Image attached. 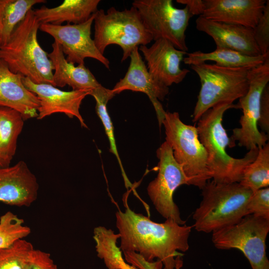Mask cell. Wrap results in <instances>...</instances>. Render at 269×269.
Instances as JSON below:
<instances>
[{"label":"cell","instance_id":"cell-1","mask_svg":"<svg viewBox=\"0 0 269 269\" xmlns=\"http://www.w3.org/2000/svg\"><path fill=\"white\" fill-rule=\"evenodd\" d=\"M122 252H134L145 261L157 259L164 269H175V258L182 256L178 251L189 249L188 238L191 226L181 225L172 219L158 223L127 207L116 213Z\"/></svg>","mask_w":269,"mask_h":269},{"label":"cell","instance_id":"cell-2","mask_svg":"<svg viewBox=\"0 0 269 269\" xmlns=\"http://www.w3.org/2000/svg\"><path fill=\"white\" fill-rule=\"evenodd\" d=\"M238 109L236 104H218L205 112L197 121L199 140L207 154V167L213 180L220 183L240 182L246 167L256 158L259 148L251 149L244 157L230 156L226 148L231 147L230 137L222 125L225 112Z\"/></svg>","mask_w":269,"mask_h":269},{"label":"cell","instance_id":"cell-3","mask_svg":"<svg viewBox=\"0 0 269 269\" xmlns=\"http://www.w3.org/2000/svg\"><path fill=\"white\" fill-rule=\"evenodd\" d=\"M40 23L31 9L14 28L7 43L0 47V59L11 71L35 84L55 87L51 61L37 40Z\"/></svg>","mask_w":269,"mask_h":269},{"label":"cell","instance_id":"cell-4","mask_svg":"<svg viewBox=\"0 0 269 269\" xmlns=\"http://www.w3.org/2000/svg\"><path fill=\"white\" fill-rule=\"evenodd\" d=\"M201 190L202 199L193 215L198 232L213 233L247 215V205L253 191L240 183L209 180Z\"/></svg>","mask_w":269,"mask_h":269},{"label":"cell","instance_id":"cell-5","mask_svg":"<svg viewBox=\"0 0 269 269\" xmlns=\"http://www.w3.org/2000/svg\"><path fill=\"white\" fill-rule=\"evenodd\" d=\"M190 68L198 76L201 83L192 116L194 123L216 105L233 104L248 92L249 73L252 68H227L206 62L190 65Z\"/></svg>","mask_w":269,"mask_h":269},{"label":"cell","instance_id":"cell-6","mask_svg":"<svg viewBox=\"0 0 269 269\" xmlns=\"http://www.w3.org/2000/svg\"><path fill=\"white\" fill-rule=\"evenodd\" d=\"M94 41L99 51L104 54L106 47L116 44L123 50L121 61L128 58L134 49L146 45L153 38L146 29L137 9L133 6L119 10L111 7L95 13Z\"/></svg>","mask_w":269,"mask_h":269},{"label":"cell","instance_id":"cell-7","mask_svg":"<svg viewBox=\"0 0 269 269\" xmlns=\"http://www.w3.org/2000/svg\"><path fill=\"white\" fill-rule=\"evenodd\" d=\"M162 124L165 139L173 155L189 179V185L201 189L211 179L207 167V154L200 142L196 127L181 121L177 112H166Z\"/></svg>","mask_w":269,"mask_h":269},{"label":"cell","instance_id":"cell-8","mask_svg":"<svg viewBox=\"0 0 269 269\" xmlns=\"http://www.w3.org/2000/svg\"><path fill=\"white\" fill-rule=\"evenodd\" d=\"M269 220L253 215L212 233V241L219 249H237L248 260L252 269H269L266 241Z\"/></svg>","mask_w":269,"mask_h":269},{"label":"cell","instance_id":"cell-9","mask_svg":"<svg viewBox=\"0 0 269 269\" xmlns=\"http://www.w3.org/2000/svg\"><path fill=\"white\" fill-rule=\"evenodd\" d=\"M132 6L153 40L166 39L177 49L187 52L185 31L193 16L187 6L177 8L172 0H134Z\"/></svg>","mask_w":269,"mask_h":269},{"label":"cell","instance_id":"cell-10","mask_svg":"<svg viewBox=\"0 0 269 269\" xmlns=\"http://www.w3.org/2000/svg\"><path fill=\"white\" fill-rule=\"evenodd\" d=\"M269 82V57L264 63L251 69L249 73V87L247 93L239 99L236 104L243 115L239 123L241 127L234 129L230 137L231 147L238 145L247 150L260 148L268 140L269 136L258 128L260 117L261 98L265 87Z\"/></svg>","mask_w":269,"mask_h":269},{"label":"cell","instance_id":"cell-11","mask_svg":"<svg viewBox=\"0 0 269 269\" xmlns=\"http://www.w3.org/2000/svg\"><path fill=\"white\" fill-rule=\"evenodd\" d=\"M159 159L158 173L147 187L148 195L157 212L166 219H170L179 225L185 224L181 219L178 206L173 200L176 189L183 184L189 185V179L182 167L175 160L173 151L165 141L156 151Z\"/></svg>","mask_w":269,"mask_h":269},{"label":"cell","instance_id":"cell-12","mask_svg":"<svg viewBox=\"0 0 269 269\" xmlns=\"http://www.w3.org/2000/svg\"><path fill=\"white\" fill-rule=\"evenodd\" d=\"M95 13L82 23L60 25L41 24L39 29L51 35L60 45L64 55H67L68 62L74 64H84L85 58H91L110 69L109 60L99 51L91 37Z\"/></svg>","mask_w":269,"mask_h":269},{"label":"cell","instance_id":"cell-13","mask_svg":"<svg viewBox=\"0 0 269 269\" xmlns=\"http://www.w3.org/2000/svg\"><path fill=\"white\" fill-rule=\"evenodd\" d=\"M138 47L131 52L130 63L125 76L112 89L116 95L125 90L145 93L152 103L160 127L166 112L159 101H163L169 88L155 79L148 71L138 51Z\"/></svg>","mask_w":269,"mask_h":269},{"label":"cell","instance_id":"cell-14","mask_svg":"<svg viewBox=\"0 0 269 269\" xmlns=\"http://www.w3.org/2000/svg\"><path fill=\"white\" fill-rule=\"evenodd\" d=\"M25 87L35 94L39 101L38 120L56 113H63L70 118L76 117L82 127L87 128L79 110L83 99L90 95V91H65L47 84H35L23 77Z\"/></svg>","mask_w":269,"mask_h":269},{"label":"cell","instance_id":"cell-15","mask_svg":"<svg viewBox=\"0 0 269 269\" xmlns=\"http://www.w3.org/2000/svg\"><path fill=\"white\" fill-rule=\"evenodd\" d=\"M149 73L167 87L181 82L190 72L180 68L187 52L176 48L169 41L160 39L150 46L140 45Z\"/></svg>","mask_w":269,"mask_h":269},{"label":"cell","instance_id":"cell-16","mask_svg":"<svg viewBox=\"0 0 269 269\" xmlns=\"http://www.w3.org/2000/svg\"><path fill=\"white\" fill-rule=\"evenodd\" d=\"M267 0H201L199 16L254 28Z\"/></svg>","mask_w":269,"mask_h":269},{"label":"cell","instance_id":"cell-17","mask_svg":"<svg viewBox=\"0 0 269 269\" xmlns=\"http://www.w3.org/2000/svg\"><path fill=\"white\" fill-rule=\"evenodd\" d=\"M39 185L25 162L0 167V202L29 207L37 199Z\"/></svg>","mask_w":269,"mask_h":269},{"label":"cell","instance_id":"cell-18","mask_svg":"<svg viewBox=\"0 0 269 269\" xmlns=\"http://www.w3.org/2000/svg\"><path fill=\"white\" fill-rule=\"evenodd\" d=\"M195 23L198 30L213 38L216 48L229 49L251 56L262 55L254 39L252 28L215 21L201 16L196 19Z\"/></svg>","mask_w":269,"mask_h":269},{"label":"cell","instance_id":"cell-19","mask_svg":"<svg viewBox=\"0 0 269 269\" xmlns=\"http://www.w3.org/2000/svg\"><path fill=\"white\" fill-rule=\"evenodd\" d=\"M23 76L14 73L0 59V107L18 112L24 121L37 118L39 101L22 82Z\"/></svg>","mask_w":269,"mask_h":269},{"label":"cell","instance_id":"cell-20","mask_svg":"<svg viewBox=\"0 0 269 269\" xmlns=\"http://www.w3.org/2000/svg\"><path fill=\"white\" fill-rule=\"evenodd\" d=\"M52 50L48 54L53 67V78L55 87L68 85L72 90L91 91L101 85L84 64L68 62L60 45L56 41L52 44Z\"/></svg>","mask_w":269,"mask_h":269},{"label":"cell","instance_id":"cell-21","mask_svg":"<svg viewBox=\"0 0 269 269\" xmlns=\"http://www.w3.org/2000/svg\"><path fill=\"white\" fill-rule=\"evenodd\" d=\"M100 0H64L57 6H42L33 9L40 24L60 25L67 23L80 24L87 21L97 11Z\"/></svg>","mask_w":269,"mask_h":269},{"label":"cell","instance_id":"cell-22","mask_svg":"<svg viewBox=\"0 0 269 269\" xmlns=\"http://www.w3.org/2000/svg\"><path fill=\"white\" fill-rule=\"evenodd\" d=\"M183 62L189 65L205 63L208 61L215 62L217 65L227 68H254L264 63L269 57V53L265 55L251 56L239 52L223 48H216L211 52L196 51L187 53Z\"/></svg>","mask_w":269,"mask_h":269},{"label":"cell","instance_id":"cell-23","mask_svg":"<svg viewBox=\"0 0 269 269\" xmlns=\"http://www.w3.org/2000/svg\"><path fill=\"white\" fill-rule=\"evenodd\" d=\"M23 125L24 120L18 112L0 107V160L5 167L9 166L15 153Z\"/></svg>","mask_w":269,"mask_h":269},{"label":"cell","instance_id":"cell-24","mask_svg":"<svg viewBox=\"0 0 269 269\" xmlns=\"http://www.w3.org/2000/svg\"><path fill=\"white\" fill-rule=\"evenodd\" d=\"M120 237L112 229L103 226L95 227L93 239L97 256L103 260L108 269H137L123 258L122 252L117 245Z\"/></svg>","mask_w":269,"mask_h":269},{"label":"cell","instance_id":"cell-25","mask_svg":"<svg viewBox=\"0 0 269 269\" xmlns=\"http://www.w3.org/2000/svg\"><path fill=\"white\" fill-rule=\"evenodd\" d=\"M46 2L45 0H0V47L7 43L34 5Z\"/></svg>","mask_w":269,"mask_h":269},{"label":"cell","instance_id":"cell-26","mask_svg":"<svg viewBox=\"0 0 269 269\" xmlns=\"http://www.w3.org/2000/svg\"><path fill=\"white\" fill-rule=\"evenodd\" d=\"M240 183L255 191L269 187V143L259 148L256 159L244 169Z\"/></svg>","mask_w":269,"mask_h":269},{"label":"cell","instance_id":"cell-27","mask_svg":"<svg viewBox=\"0 0 269 269\" xmlns=\"http://www.w3.org/2000/svg\"><path fill=\"white\" fill-rule=\"evenodd\" d=\"M96 100V111L104 125L106 134L109 140L110 151L115 155L120 164L126 187L131 186L124 171L117 148L114 133V128L111 119L109 115L107 105L109 100L112 99L115 94L112 90L107 89L100 85L98 87L90 91V95Z\"/></svg>","mask_w":269,"mask_h":269},{"label":"cell","instance_id":"cell-28","mask_svg":"<svg viewBox=\"0 0 269 269\" xmlns=\"http://www.w3.org/2000/svg\"><path fill=\"white\" fill-rule=\"evenodd\" d=\"M24 220L10 211L0 217V249L6 248L17 241L23 239L31 233Z\"/></svg>","mask_w":269,"mask_h":269},{"label":"cell","instance_id":"cell-29","mask_svg":"<svg viewBox=\"0 0 269 269\" xmlns=\"http://www.w3.org/2000/svg\"><path fill=\"white\" fill-rule=\"evenodd\" d=\"M34 250L31 243L20 239L10 247L0 249V269H24L25 263Z\"/></svg>","mask_w":269,"mask_h":269},{"label":"cell","instance_id":"cell-30","mask_svg":"<svg viewBox=\"0 0 269 269\" xmlns=\"http://www.w3.org/2000/svg\"><path fill=\"white\" fill-rule=\"evenodd\" d=\"M247 215L269 220V188L254 191L247 205Z\"/></svg>","mask_w":269,"mask_h":269},{"label":"cell","instance_id":"cell-31","mask_svg":"<svg viewBox=\"0 0 269 269\" xmlns=\"http://www.w3.org/2000/svg\"><path fill=\"white\" fill-rule=\"evenodd\" d=\"M253 35L261 54L269 53V0H267L263 14L253 28Z\"/></svg>","mask_w":269,"mask_h":269},{"label":"cell","instance_id":"cell-32","mask_svg":"<svg viewBox=\"0 0 269 269\" xmlns=\"http://www.w3.org/2000/svg\"><path fill=\"white\" fill-rule=\"evenodd\" d=\"M125 260L137 269H162V264L159 261L148 262L145 261L138 254L134 252H123ZM183 265L181 256L175 258V269H180Z\"/></svg>","mask_w":269,"mask_h":269},{"label":"cell","instance_id":"cell-33","mask_svg":"<svg viewBox=\"0 0 269 269\" xmlns=\"http://www.w3.org/2000/svg\"><path fill=\"white\" fill-rule=\"evenodd\" d=\"M24 269H58L50 254L34 249L29 255Z\"/></svg>","mask_w":269,"mask_h":269},{"label":"cell","instance_id":"cell-34","mask_svg":"<svg viewBox=\"0 0 269 269\" xmlns=\"http://www.w3.org/2000/svg\"><path fill=\"white\" fill-rule=\"evenodd\" d=\"M258 126L262 133L269 134V86L267 85L262 93L260 109V117Z\"/></svg>","mask_w":269,"mask_h":269},{"label":"cell","instance_id":"cell-35","mask_svg":"<svg viewBox=\"0 0 269 269\" xmlns=\"http://www.w3.org/2000/svg\"><path fill=\"white\" fill-rule=\"evenodd\" d=\"M5 167V166L3 165V163L0 160V167Z\"/></svg>","mask_w":269,"mask_h":269}]
</instances>
